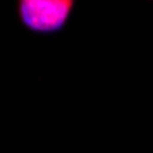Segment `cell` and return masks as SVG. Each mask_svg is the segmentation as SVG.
<instances>
[{
	"mask_svg": "<svg viewBox=\"0 0 153 153\" xmlns=\"http://www.w3.org/2000/svg\"><path fill=\"white\" fill-rule=\"evenodd\" d=\"M71 7L69 0H24L18 4V15L31 31L51 33L66 24Z\"/></svg>",
	"mask_w": 153,
	"mask_h": 153,
	"instance_id": "cell-1",
	"label": "cell"
}]
</instances>
